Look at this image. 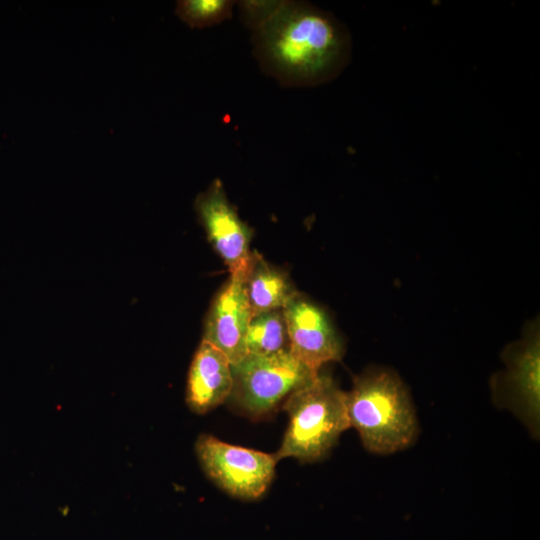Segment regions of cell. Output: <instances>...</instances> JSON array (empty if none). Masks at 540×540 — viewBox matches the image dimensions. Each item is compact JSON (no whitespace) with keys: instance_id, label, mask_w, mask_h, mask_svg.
<instances>
[{"instance_id":"3","label":"cell","mask_w":540,"mask_h":540,"mask_svg":"<svg viewBox=\"0 0 540 540\" xmlns=\"http://www.w3.org/2000/svg\"><path fill=\"white\" fill-rule=\"evenodd\" d=\"M284 409L289 424L275 454L278 460L292 457L302 462L317 461L350 427L346 392L327 374L319 373L293 391L286 398Z\"/></svg>"},{"instance_id":"4","label":"cell","mask_w":540,"mask_h":540,"mask_svg":"<svg viewBox=\"0 0 540 540\" xmlns=\"http://www.w3.org/2000/svg\"><path fill=\"white\" fill-rule=\"evenodd\" d=\"M231 368L233 388L229 400L251 418L268 414L320 373L298 361L289 349L269 355L247 354Z\"/></svg>"},{"instance_id":"14","label":"cell","mask_w":540,"mask_h":540,"mask_svg":"<svg viewBox=\"0 0 540 540\" xmlns=\"http://www.w3.org/2000/svg\"><path fill=\"white\" fill-rule=\"evenodd\" d=\"M282 0L236 1L242 24L252 32L262 26L279 8Z\"/></svg>"},{"instance_id":"11","label":"cell","mask_w":540,"mask_h":540,"mask_svg":"<svg viewBox=\"0 0 540 540\" xmlns=\"http://www.w3.org/2000/svg\"><path fill=\"white\" fill-rule=\"evenodd\" d=\"M245 290L253 315L283 310L299 292L289 277L253 251L245 276Z\"/></svg>"},{"instance_id":"6","label":"cell","mask_w":540,"mask_h":540,"mask_svg":"<svg viewBox=\"0 0 540 540\" xmlns=\"http://www.w3.org/2000/svg\"><path fill=\"white\" fill-rule=\"evenodd\" d=\"M194 206L209 241L228 266L230 275H246L253 231L228 200L222 181L214 179L197 195Z\"/></svg>"},{"instance_id":"12","label":"cell","mask_w":540,"mask_h":540,"mask_svg":"<svg viewBox=\"0 0 540 540\" xmlns=\"http://www.w3.org/2000/svg\"><path fill=\"white\" fill-rule=\"evenodd\" d=\"M247 354L269 355L289 349L283 310L252 316L245 339Z\"/></svg>"},{"instance_id":"7","label":"cell","mask_w":540,"mask_h":540,"mask_svg":"<svg viewBox=\"0 0 540 540\" xmlns=\"http://www.w3.org/2000/svg\"><path fill=\"white\" fill-rule=\"evenodd\" d=\"M289 351L302 364L319 373L320 368L339 361L342 340L326 311L300 293L283 309Z\"/></svg>"},{"instance_id":"2","label":"cell","mask_w":540,"mask_h":540,"mask_svg":"<svg viewBox=\"0 0 540 540\" xmlns=\"http://www.w3.org/2000/svg\"><path fill=\"white\" fill-rule=\"evenodd\" d=\"M350 427L371 453L387 455L407 448L418 431L409 393L398 375L370 369L354 379L346 393Z\"/></svg>"},{"instance_id":"10","label":"cell","mask_w":540,"mask_h":540,"mask_svg":"<svg viewBox=\"0 0 540 540\" xmlns=\"http://www.w3.org/2000/svg\"><path fill=\"white\" fill-rule=\"evenodd\" d=\"M233 388L228 358L209 342L202 340L190 366L186 401L189 408L204 414L229 399Z\"/></svg>"},{"instance_id":"1","label":"cell","mask_w":540,"mask_h":540,"mask_svg":"<svg viewBox=\"0 0 540 540\" xmlns=\"http://www.w3.org/2000/svg\"><path fill=\"white\" fill-rule=\"evenodd\" d=\"M260 69L284 87H314L338 77L351 58V35L334 14L306 1L282 0L252 32Z\"/></svg>"},{"instance_id":"13","label":"cell","mask_w":540,"mask_h":540,"mask_svg":"<svg viewBox=\"0 0 540 540\" xmlns=\"http://www.w3.org/2000/svg\"><path fill=\"white\" fill-rule=\"evenodd\" d=\"M236 1L178 0L175 14L190 28H207L231 19Z\"/></svg>"},{"instance_id":"5","label":"cell","mask_w":540,"mask_h":540,"mask_svg":"<svg viewBox=\"0 0 540 540\" xmlns=\"http://www.w3.org/2000/svg\"><path fill=\"white\" fill-rule=\"evenodd\" d=\"M195 449L208 477L228 494L244 500L264 494L278 462L275 454L228 444L207 434L197 439Z\"/></svg>"},{"instance_id":"9","label":"cell","mask_w":540,"mask_h":540,"mask_svg":"<svg viewBox=\"0 0 540 540\" xmlns=\"http://www.w3.org/2000/svg\"><path fill=\"white\" fill-rule=\"evenodd\" d=\"M245 274H233L212 302L203 340L219 349L231 365L246 355L245 339L253 316L245 290Z\"/></svg>"},{"instance_id":"8","label":"cell","mask_w":540,"mask_h":540,"mask_svg":"<svg viewBox=\"0 0 540 540\" xmlns=\"http://www.w3.org/2000/svg\"><path fill=\"white\" fill-rule=\"evenodd\" d=\"M507 370L494 389L496 398L538 435L540 418V342L538 330L512 348Z\"/></svg>"}]
</instances>
